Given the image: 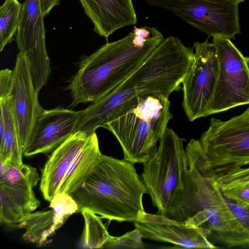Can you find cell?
Listing matches in <instances>:
<instances>
[{"label": "cell", "instance_id": "obj_14", "mask_svg": "<svg viewBox=\"0 0 249 249\" xmlns=\"http://www.w3.org/2000/svg\"><path fill=\"white\" fill-rule=\"evenodd\" d=\"M134 224L142 238L171 243L181 248H218L199 229L163 215L145 212Z\"/></svg>", "mask_w": 249, "mask_h": 249}, {"label": "cell", "instance_id": "obj_31", "mask_svg": "<svg viewBox=\"0 0 249 249\" xmlns=\"http://www.w3.org/2000/svg\"><path fill=\"white\" fill-rule=\"evenodd\" d=\"M231 0L236 2L238 3V4L245 1V0Z\"/></svg>", "mask_w": 249, "mask_h": 249}, {"label": "cell", "instance_id": "obj_23", "mask_svg": "<svg viewBox=\"0 0 249 249\" xmlns=\"http://www.w3.org/2000/svg\"><path fill=\"white\" fill-rule=\"evenodd\" d=\"M0 223L16 227L27 213L1 187H0Z\"/></svg>", "mask_w": 249, "mask_h": 249}, {"label": "cell", "instance_id": "obj_5", "mask_svg": "<svg viewBox=\"0 0 249 249\" xmlns=\"http://www.w3.org/2000/svg\"><path fill=\"white\" fill-rule=\"evenodd\" d=\"M184 139L167 128L156 155L143 163L140 176L158 214L185 222L190 180Z\"/></svg>", "mask_w": 249, "mask_h": 249}, {"label": "cell", "instance_id": "obj_13", "mask_svg": "<svg viewBox=\"0 0 249 249\" xmlns=\"http://www.w3.org/2000/svg\"><path fill=\"white\" fill-rule=\"evenodd\" d=\"M81 117V111L61 107L44 109L35 123L23 155L53 152L75 132Z\"/></svg>", "mask_w": 249, "mask_h": 249}, {"label": "cell", "instance_id": "obj_22", "mask_svg": "<svg viewBox=\"0 0 249 249\" xmlns=\"http://www.w3.org/2000/svg\"><path fill=\"white\" fill-rule=\"evenodd\" d=\"M85 220V228L82 238V245L84 248H103L109 234L101 218L88 209L80 212Z\"/></svg>", "mask_w": 249, "mask_h": 249}, {"label": "cell", "instance_id": "obj_10", "mask_svg": "<svg viewBox=\"0 0 249 249\" xmlns=\"http://www.w3.org/2000/svg\"><path fill=\"white\" fill-rule=\"evenodd\" d=\"M193 50L194 61L182 83V107L191 122L206 117L218 71L216 49L213 43L207 40L202 43L195 42Z\"/></svg>", "mask_w": 249, "mask_h": 249}, {"label": "cell", "instance_id": "obj_24", "mask_svg": "<svg viewBox=\"0 0 249 249\" xmlns=\"http://www.w3.org/2000/svg\"><path fill=\"white\" fill-rule=\"evenodd\" d=\"M50 202V208L64 224L70 216L78 213V205L70 195L58 193Z\"/></svg>", "mask_w": 249, "mask_h": 249}, {"label": "cell", "instance_id": "obj_9", "mask_svg": "<svg viewBox=\"0 0 249 249\" xmlns=\"http://www.w3.org/2000/svg\"><path fill=\"white\" fill-rule=\"evenodd\" d=\"M206 34L234 39L241 33L238 3L231 0H147Z\"/></svg>", "mask_w": 249, "mask_h": 249}, {"label": "cell", "instance_id": "obj_16", "mask_svg": "<svg viewBox=\"0 0 249 249\" xmlns=\"http://www.w3.org/2000/svg\"><path fill=\"white\" fill-rule=\"evenodd\" d=\"M91 133L80 131L75 132L51 152L41 172L40 190L45 200L50 201L58 193L71 162L86 143Z\"/></svg>", "mask_w": 249, "mask_h": 249}, {"label": "cell", "instance_id": "obj_6", "mask_svg": "<svg viewBox=\"0 0 249 249\" xmlns=\"http://www.w3.org/2000/svg\"><path fill=\"white\" fill-rule=\"evenodd\" d=\"M170 107L168 97L162 94L140 95L103 127L119 142L124 159L134 164L144 163L157 152V142L173 117Z\"/></svg>", "mask_w": 249, "mask_h": 249}, {"label": "cell", "instance_id": "obj_11", "mask_svg": "<svg viewBox=\"0 0 249 249\" xmlns=\"http://www.w3.org/2000/svg\"><path fill=\"white\" fill-rule=\"evenodd\" d=\"M44 18L40 0H25L16 35L18 50L26 53L29 60L33 83L38 92L47 84L51 73Z\"/></svg>", "mask_w": 249, "mask_h": 249}, {"label": "cell", "instance_id": "obj_4", "mask_svg": "<svg viewBox=\"0 0 249 249\" xmlns=\"http://www.w3.org/2000/svg\"><path fill=\"white\" fill-rule=\"evenodd\" d=\"M145 187L132 162L102 154L83 183L70 195L78 206L103 218L119 222L138 219L144 211Z\"/></svg>", "mask_w": 249, "mask_h": 249}, {"label": "cell", "instance_id": "obj_7", "mask_svg": "<svg viewBox=\"0 0 249 249\" xmlns=\"http://www.w3.org/2000/svg\"><path fill=\"white\" fill-rule=\"evenodd\" d=\"M199 141L221 190L249 185V107L227 121L212 118Z\"/></svg>", "mask_w": 249, "mask_h": 249}, {"label": "cell", "instance_id": "obj_17", "mask_svg": "<svg viewBox=\"0 0 249 249\" xmlns=\"http://www.w3.org/2000/svg\"><path fill=\"white\" fill-rule=\"evenodd\" d=\"M39 179L36 168L23 163L11 166L5 175L0 177V187L23 208L26 213H29L40 206V201L33 190Z\"/></svg>", "mask_w": 249, "mask_h": 249}, {"label": "cell", "instance_id": "obj_25", "mask_svg": "<svg viewBox=\"0 0 249 249\" xmlns=\"http://www.w3.org/2000/svg\"><path fill=\"white\" fill-rule=\"evenodd\" d=\"M142 236L138 229L118 237L109 235L103 248L116 249H139L145 248Z\"/></svg>", "mask_w": 249, "mask_h": 249}, {"label": "cell", "instance_id": "obj_27", "mask_svg": "<svg viewBox=\"0 0 249 249\" xmlns=\"http://www.w3.org/2000/svg\"><path fill=\"white\" fill-rule=\"evenodd\" d=\"M13 81V70L9 69L1 70L0 71V98L11 96Z\"/></svg>", "mask_w": 249, "mask_h": 249}, {"label": "cell", "instance_id": "obj_1", "mask_svg": "<svg viewBox=\"0 0 249 249\" xmlns=\"http://www.w3.org/2000/svg\"><path fill=\"white\" fill-rule=\"evenodd\" d=\"M194 61L191 48L176 37L164 38L133 73L84 109L85 121L96 129L103 127L138 96L159 93L169 97L180 89Z\"/></svg>", "mask_w": 249, "mask_h": 249}, {"label": "cell", "instance_id": "obj_3", "mask_svg": "<svg viewBox=\"0 0 249 249\" xmlns=\"http://www.w3.org/2000/svg\"><path fill=\"white\" fill-rule=\"evenodd\" d=\"M134 36L131 32L121 39L107 42L82 58L68 87L71 107L94 102L108 94L138 69L164 38L155 28L143 46L135 43Z\"/></svg>", "mask_w": 249, "mask_h": 249}, {"label": "cell", "instance_id": "obj_19", "mask_svg": "<svg viewBox=\"0 0 249 249\" xmlns=\"http://www.w3.org/2000/svg\"><path fill=\"white\" fill-rule=\"evenodd\" d=\"M0 161L11 166L22 164L23 154L13 111L11 96L0 98Z\"/></svg>", "mask_w": 249, "mask_h": 249}, {"label": "cell", "instance_id": "obj_21", "mask_svg": "<svg viewBox=\"0 0 249 249\" xmlns=\"http://www.w3.org/2000/svg\"><path fill=\"white\" fill-rule=\"evenodd\" d=\"M22 4L18 0H5L0 7V51L10 43L18 29Z\"/></svg>", "mask_w": 249, "mask_h": 249}, {"label": "cell", "instance_id": "obj_15", "mask_svg": "<svg viewBox=\"0 0 249 249\" xmlns=\"http://www.w3.org/2000/svg\"><path fill=\"white\" fill-rule=\"evenodd\" d=\"M93 30L107 40L117 30L137 23L132 0H79Z\"/></svg>", "mask_w": 249, "mask_h": 249}, {"label": "cell", "instance_id": "obj_8", "mask_svg": "<svg viewBox=\"0 0 249 249\" xmlns=\"http://www.w3.org/2000/svg\"><path fill=\"white\" fill-rule=\"evenodd\" d=\"M230 39L213 36L218 71L206 116L249 104V71L245 56Z\"/></svg>", "mask_w": 249, "mask_h": 249}, {"label": "cell", "instance_id": "obj_18", "mask_svg": "<svg viewBox=\"0 0 249 249\" xmlns=\"http://www.w3.org/2000/svg\"><path fill=\"white\" fill-rule=\"evenodd\" d=\"M102 154L97 135L95 132H92L71 162L58 193L71 195L77 190L91 173Z\"/></svg>", "mask_w": 249, "mask_h": 249}, {"label": "cell", "instance_id": "obj_12", "mask_svg": "<svg viewBox=\"0 0 249 249\" xmlns=\"http://www.w3.org/2000/svg\"><path fill=\"white\" fill-rule=\"evenodd\" d=\"M38 94L33 83L28 57L19 52L13 69L11 96L22 154L36 119L44 110L39 103Z\"/></svg>", "mask_w": 249, "mask_h": 249}, {"label": "cell", "instance_id": "obj_20", "mask_svg": "<svg viewBox=\"0 0 249 249\" xmlns=\"http://www.w3.org/2000/svg\"><path fill=\"white\" fill-rule=\"evenodd\" d=\"M63 224L51 209L26 214L15 228L25 229L22 238L25 241L41 247L46 245L48 238Z\"/></svg>", "mask_w": 249, "mask_h": 249}, {"label": "cell", "instance_id": "obj_26", "mask_svg": "<svg viewBox=\"0 0 249 249\" xmlns=\"http://www.w3.org/2000/svg\"><path fill=\"white\" fill-rule=\"evenodd\" d=\"M223 196L232 214L249 231V204L240 203Z\"/></svg>", "mask_w": 249, "mask_h": 249}, {"label": "cell", "instance_id": "obj_30", "mask_svg": "<svg viewBox=\"0 0 249 249\" xmlns=\"http://www.w3.org/2000/svg\"><path fill=\"white\" fill-rule=\"evenodd\" d=\"M245 61H246L247 66L248 70L249 71V57H245Z\"/></svg>", "mask_w": 249, "mask_h": 249}, {"label": "cell", "instance_id": "obj_28", "mask_svg": "<svg viewBox=\"0 0 249 249\" xmlns=\"http://www.w3.org/2000/svg\"><path fill=\"white\" fill-rule=\"evenodd\" d=\"M61 0H40L42 12L44 17L47 16L52 10L60 4Z\"/></svg>", "mask_w": 249, "mask_h": 249}, {"label": "cell", "instance_id": "obj_29", "mask_svg": "<svg viewBox=\"0 0 249 249\" xmlns=\"http://www.w3.org/2000/svg\"><path fill=\"white\" fill-rule=\"evenodd\" d=\"M153 28V27H149L138 28L134 26L133 32L136 36H140L143 38H146L151 35Z\"/></svg>", "mask_w": 249, "mask_h": 249}, {"label": "cell", "instance_id": "obj_2", "mask_svg": "<svg viewBox=\"0 0 249 249\" xmlns=\"http://www.w3.org/2000/svg\"><path fill=\"white\" fill-rule=\"evenodd\" d=\"M185 151L190 180L186 225L199 229L213 244L249 246V231L226 203L200 141L192 139Z\"/></svg>", "mask_w": 249, "mask_h": 249}]
</instances>
